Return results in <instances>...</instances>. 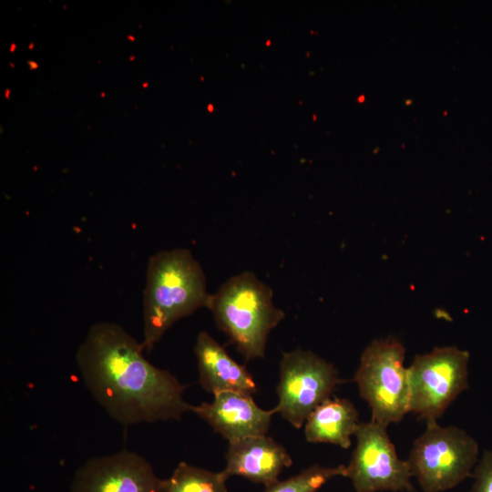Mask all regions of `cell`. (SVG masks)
<instances>
[{"label": "cell", "mask_w": 492, "mask_h": 492, "mask_svg": "<svg viewBox=\"0 0 492 492\" xmlns=\"http://www.w3.org/2000/svg\"><path fill=\"white\" fill-rule=\"evenodd\" d=\"M144 350L119 324L100 322L89 328L76 361L94 399L119 424L180 419L191 407L183 396L186 386L150 364Z\"/></svg>", "instance_id": "cell-1"}, {"label": "cell", "mask_w": 492, "mask_h": 492, "mask_svg": "<svg viewBox=\"0 0 492 492\" xmlns=\"http://www.w3.org/2000/svg\"><path fill=\"white\" fill-rule=\"evenodd\" d=\"M206 277L187 249L158 251L150 256L143 292V341L149 353L179 320L208 306Z\"/></svg>", "instance_id": "cell-2"}, {"label": "cell", "mask_w": 492, "mask_h": 492, "mask_svg": "<svg viewBox=\"0 0 492 492\" xmlns=\"http://www.w3.org/2000/svg\"><path fill=\"white\" fill-rule=\"evenodd\" d=\"M272 298L271 287L248 271L231 277L210 294L207 308L247 360L264 357L270 332L284 318Z\"/></svg>", "instance_id": "cell-3"}, {"label": "cell", "mask_w": 492, "mask_h": 492, "mask_svg": "<svg viewBox=\"0 0 492 492\" xmlns=\"http://www.w3.org/2000/svg\"><path fill=\"white\" fill-rule=\"evenodd\" d=\"M478 445L466 431L427 420L407 459L424 492H443L472 476Z\"/></svg>", "instance_id": "cell-4"}, {"label": "cell", "mask_w": 492, "mask_h": 492, "mask_svg": "<svg viewBox=\"0 0 492 492\" xmlns=\"http://www.w3.org/2000/svg\"><path fill=\"white\" fill-rule=\"evenodd\" d=\"M405 349L395 339L374 340L364 350L354 380L367 402L373 421L387 426L409 413Z\"/></svg>", "instance_id": "cell-5"}, {"label": "cell", "mask_w": 492, "mask_h": 492, "mask_svg": "<svg viewBox=\"0 0 492 492\" xmlns=\"http://www.w3.org/2000/svg\"><path fill=\"white\" fill-rule=\"evenodd\" d=\"M469 354L455 346L436 347L416 355L407 367L409 413L436 420L467 388Z\"/></svg>", "instance_id": "cell-6"}, {"label": "cell", "mask_w": 492, "mask_h": 492, "mask_svg": "<svg viewBox=\"0 0 492 492\" xmlns=\"http://www.w3.org/2000/svg\"><path fill=\"white\" fill-rule=\"evenodd\" d=\"M342 382L334 367L314 353L302 349L285 353L280 363L276 413L300 429Z\"/></svg>", "instance_id": "cell-7"}, {"label": "cell", "mask_w": 492, "mask_h": 492, "mask_svg": "<svg viewBox=\"0 0 492 492\" xmlns=\"http://www.w3.org/2000/svg\"><path fill=\"white\" fill-rule=\"evenodd\" d=\"M354 436L357 443L346 477L356 492L414 491L409 462L397 456L386 426L373 420L360 422Z\"/></svg>", "instance_id": "cell-8"}, {"label": "cell", "mask_w": 492, "mask_h": 492, "mask_svg": "<svg viewBox=\"0 0 492 492\" xmlns=\"http://www.w3.org/2000/svg\"><path fill=\"white\" fill-rule=\"evenodd\" d=\"M163 480L145 457L122 450L86 460L74 474L70 492H162Z\"/></svg>", "instance_id": "cell-9"}, {"label": "cell", "mask_w": 492, "mask_h": 492, "mask_svg": "<svg viewBox=\"0 0 492 492\" xmlns=\"http://www.w3.org/2000/svg\"><path fill=\"white\" fill-rule=\"evenodd\" d=\"M190 411L229 443L265 435L276 413L275 408L265 410L258 406L252 395L237 392L216 394L211 402L191 405Z\"/></svg>", "instance_id": "cell-10"}, {"label": "cell", "mask_w": 492, "mask_h": 492, "mask_svg": "<svg viewBox=\"0 0 492 492\" xmlns=\"http://www.w3.org/2000/svg\"><path fill=\"white\" fill-rule=\"evenodd\" d=\"M224 471L265 487L276 482L280 473L292 464L287 450L272 437L255 436L229 445Z\"/></svg>", "instance_id": "cell-11"}, {"label": "cell", "mask_w": 492, "mask_h": 492, "mask_svg": "<svg viewBox=\"0 0 492 492\" xmlns=\"http://www.w3.org/2000/svg\"><path fill=\"white\" fill-rule=\"evenodd\" d=\"M194 354L199 382L206 392L213 395L221 392L252 395L257 392V384L247 368L233 360L207 332L202 331L198 334Z\"/></svg>", "instance_id": "cell-12"}, {"label": "cell", "mask_w": 492, "mask_h": 492, "mask_svg": "<svg viewBox=\"0 0 492 492\" xmlns=\"http://www.w3.org/2000/svg\"><path fill=\"white\" fill-rule=\"evenodd\" d=\"M359 424L358 412L350 400L329 398L307 417L304 435L310 443H329L348 448Z\"/></svg>", "instance_id": "cell-13"}, {"label": "cell", "mask_w": 492, "mask_h": 492, "mask_svg": "<svg viewBox=\"0 0 492 492\" xmlns=\"http://www.w3.org/2000/svg\"><path fill=\"white\" fill-rule=\"evenodd\" d=\"M227 473L212 472L180 462L171 476L163 480L162 492H227Z\"/></svg>", "instance_id": "cell-14"}, {"label": "cell", "mask_w": 492, "mask_h": 492, "mask_svg": "<svg viewBox=\"0 0 492 492\" xmlns=\"http://www.w3.org/2000/svg\"><path fill=\"white\" fill-rule=\"evenodd\" d=\"M346 475L344 465L333 467L314 465L290 478L277 480L267 486L264 492H316L330 479Z\"/></svg>", "instance_id": "cell-15"}, {"label": "cell", "mask_w": 492, "mask_h": 492, "mask_svg": "<svg viewBox=\"0 0 492 492\" xmlns=\"http://www.w3.org/2000/svg\"><path fill=\"white\" fill-rule=\"evenodd\" d=\"M473 477L470 492H492V449L483 454Z\"/></svg>", "instance_id": "cell-16"}, {"label": "cell", "mask_w": 492, "mask_h": 492, "mask_svg": "<svg viewBox=\"0 0 492 492\" xmlns=\"http://www.w3.org/2000/svg\"><path fill=\"white\" fill-rule=\"evenodd\" d=\"M27 64H28L29 68H30L31 70H33V69H37L38 67H39L38 64H37L36 62H35V61H28Z\"/></svg>", "instance_id": "cell-17"}, {"label": "cell", "mask_w": 492, "mask_h": 492, "mask_svg": "<svg viewBox=\"0 0 492 492\" xmlns=\"http://www.w3.org/2000/svg\"><path fill=\"white\" fill-rule=\"evenodd\" d=\"M16 48V45L15 43H12L10 45V52H14Z\"/></svg>", "instance_id": "cell-18"}, {"label": "cell", "mask_w": 492, "mask_h": 492, "mask_svg": "<svg viewBox=\"0 0 492 492\" xmlns=\"http://www.w3.org/2000/svg\"><path fill=\"white\" fill-rule=\"evenodd\" d=\"M10 92H11V91H10L8 88H6L5 93V98H6V99H9V98H10V97H9Z\"/></svg>", "instance_id": "cell-19"}, {"label": "cell", "mask_w": 492, "mask_h": 492, "mask_svg": "<svg viewBox=\"0 0 492 492\" xmlns=\"http://www.w3.org/2000/svg\"><path fill=\"white\" fill-rule=\"evenodd\" d=\"M128 39L130 40V41H135V37L132 36H128Z\"/></svg>", "instance_id": "cell-20"}, {"label": "cell", "mask_w": 492, "mask_h": 492, "mask_svg": "<svg viewBox=\"0 0 492 492\" xmlns=\"http://www.w3.org/2000/svg\"><path fill=\"white\" fill-rule=\"evenodd\" d=\"M34 46H35L34 43L31 42V43L29 44L28 48H29L30 50H33Z\"/></svg>", "instance_id": "cell-21"}, {"label": "cell", "mask_w": 492, "mask_h": 492, "mask_svg": "<svg viewBox=\"0 0 492 492\" xmlns=\"http://www.w3.org/2000/svg\"><path fill=\"white\" fill-rule=\"evenodd\" d=\"M142 87H149V83H148V82H144V83L142 84Z\"/></svg>", "instance_id": "cell-22"}, {"label": "cell", "mask_w": 492, "mask_h": 492, "mask_svg": "<svg viewBox=\"0 0 492 492\" xmlns=\"http://www.w3.org/2000/svg\"><path fill=\"white\" fill-rule=\"evenodd\" d=\"M129 59H130V61H133V60H135V56H131L129 57Z\"/></svg>", "instance_id": "cell-23"}, {"label": "cell", "mask_w": 492, "mask_h": 492, "mask_svg": "<svg viewBox=\"0 0 492 492\" xmlns=\"http://www.w3.org/2000/svg\"><path fill=\"white\" fill-rule=\"evenodd\" d=\"M9 66H10V67H15V66H14V64H13V63H11V62L9 63Z\"/></svg>", "instance_id": "cell-24"}, {"label": "cell", "mask_w": 492, "mask_h": 492, "mask_svg": "<svg viewBox=\"0 0 492 492\" xmlns=\"http://www.w3.org/2000/svg\"><path fill=\"white\" fill-rule=\"evenodd\" d=\"M101 97H105V93H104V92L101 93Z\"/></svg>", "instance_id": "cell-25"}]
</instances>
